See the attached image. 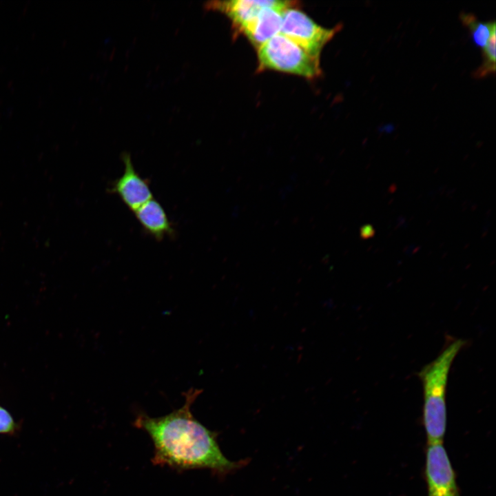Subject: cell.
I'll use <instances>...</instances> for the list:
<instances>
[{
	"mask_svg": "<svg viewBox=\"0 0 496 496\" xmlns=\"http://www.w3.org/2000/svg\"><path fill=\"white\" fill-rule=\"evenodd\" d=\"M134 214L143 230L154 238L161 240L174 236V228L163 205L157 200H149Z\"/></svg>",
	"mask_w": 496,
	"mask_h": 496,
	"instance_id": "8",
	"label": "cell"
},
{
	"mask_svg": "<svg viewBox=\"0 0 496 496\" xmlns=\"http://www.w3.org/2000/svg\"><path fill=\"white\" fill-rule=\"evenodd\" d=\"M258 70H273L307 79L318 77L320 59L281 33L257 49Z\"/></svg>",
	"mask_w": 496,
	"mask_h": 496,
	"instance_id": "3",
	"label": "cell"
},
{
	"mask_svg": "<svg viewBox=\"0 0 496 496\" xmlns=\"http://www.w3.org/2000/svg\"><path fill=\"white\" fill-rule=\"evenodd\" d=\"M466 341L454 340L419 373L424 394L423 421L428 443L442 442L447 422L446 389L453 362Z\"/></svg>",
	"mask_w": 496,
	"mask_h": 496,
	"instance_id": "2",
	"label": "cell"
},
{
	"mask_svg": "<svg viewBox=\"0 0 496 496\" xmlns=\"http://www.w3.org/2000/svg\"><path fill=\"white\" fill-rule=\"evenodd\" d=\"M296 5L295 1H278L274 5L262 8L241 28L239 32L242 33L257 50L280 32L283 11Z\"/></svg>",
	"mask_w": 496,
	"mask_h": 496,
	"instance_id": "7",
	"label": "cell"
},
{
	"mask_svg": "<svg viewBox=\"0 0 496 496\" xmlns=\"http://www.w3.org/2000/svg\"><path fill=\"white\" fill-rule=\"evenodd\" d=\"M277 2V0L214 1L208 2L205 6L224 13L231 20L233 28L239 32L241 28L256 17L262 8Z\"/></svg>",
	"mask_w": 496,
	"mask_h": 496,
	"instance_id": "9",
	"label": "cell"
},
{
	"mask_svg": "<svg viewBox=\"0 0 496 496\" xmlns=\"http://www.w3.org/2000/svg\"><path fill=\"white\" fill-rule=\"evenodd\" d=\"M202 393L190 388L183 393L185 402L167 415L152 417L137 415L134 425L145 431L154 444L152 463L177 471L207 468L218 473L236 467L222 453L216 434L198 422L191 407Z\"/></svg>",
	"mask_w": 496,
	"mask_h": 496,
	"instance_id": "1",
	"label": "cell"
},
{
	"mask_svg": "<svg viewBox=\"0 0 496 496\" xmlns=\"http://www.w3.org/2000/svg\"><path fill=\"white\" fill-rule=\"evenodd\" d=\"M362 238H369L374 234V230L371 225H365L362 227L360 231Z\"/></svg>",
	"mask_w": 496,
	"mask_h": 496,
	"instance_id": "13",
	"label": "cell"
},
{
	"mask_svg": "<svg viewBox=\"0 0 496 496\" xmlns=\"http://www.w3.org/2000/svg\"><path fill=\"white\" fill-rule=\"evenodd\" d=\"M123 173L114 180L109 189L123 203L134 212L143 204L153 198L149 181L143 178L135 169L128 153L122 154Z\"/></svg>",
	"mask_w": 496,
	"mask_h": 496,
	"instance_id": "6",
	"label": "cell"
},
{
	"mask_svg": "<svg viewBox=\"0 0 496 496\" xmlns=\"http://www.w3.org/2000/svg\"><path fill=\"white\" fill-rule=\"evenodd\" d=\"M340 28V25L333 28H324L296 6H293L283 11L280 33L320 59L323 48Z\"/></svg>",
	"mask_w": 496,
	"mask_h": 496,
	"instance_id": "4",
	"label": "cell"
},
{
	"mask_svg": "<svg viewBox=\"0 0 496 496\" xmlns=\"http://www.w3.org/2000/svg\"><path fill=\"white\" fill-rule=\"evenodd\" d=\"M459 18L462 23L467 27L471 34L473 43L479 48H484L493 31L495 30V22H480L471 13H461Z\"/></svg>",
	"mask_w": 496,
	"mask_h": 496,
	"instance_id": "10",
	"label": "cell"
},
{
	"mask_svg": "<svg viewBox=\"0 0 496 496\" xmlns=\"http://www.w3.org/2000/svg\"><path fill=\"white\" fill-rule=\"evenodd\" d=\"M17 429V423L10 413L0 406V434H11Z\"/></svg>",
	"mask_w": 496,
	"mask_h": 496,
	"instance_id": "12",
	"label": "cell"
},
{
	"mask_svg": "<svg viewBox=\"0 0 496 496\" xmlns=\"http://www.w3.org/2000/svg\"><path fill=\"white\" fill-rule=\"evenodd\" d=\"M495 30L490 34L486 46L483 49V62L474 72L475 78H484L495 72Z\"/></svg>",
	"mask_w": 496,
	"mask_h": 496,
	"instance_id": "11",
	"label": "cell"
},
{
	"mask_svg": "<svg viewBox=\"0 0 496 496\" xmlns=\"http://www.w3.org/2000/svg\"><path fill=\"white\" fill-rule=\"evenodd\" d=\"M425 475L428 496H460L455 472L442 442L428 444Z\"/></svg>",
	"mask_w": 496,
	"mask_h": 496,
	"instance_id": "5",
	"label": "cell"
}]
</instances>
